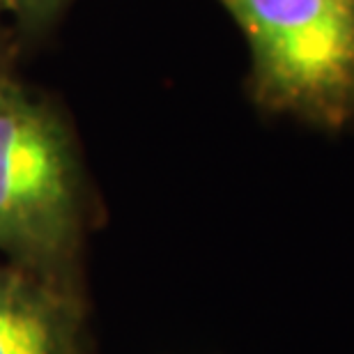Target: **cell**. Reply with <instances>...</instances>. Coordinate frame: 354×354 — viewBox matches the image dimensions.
I'll use <instances>...</instances> for the list:
<instances>
[{"mask_svg": "<svg viewBox=\"0 0 354 354\" xmlns=\"http://www.w3.org/2000/svg\"><path fill=\"white\" fill-rule=\"evenodd\" d=\"M0 5H3V0H0Z\"/></svg>", "mask_w": 354, "mask_h": 354, "instance_id": "8992f818", "label": "cell"}, {"mask_svg": "<svg viewBox=\"0 0 354 354\" xmlns=\"http://www.w3.org/2000/svg\"><path fill=\"white\" fill-rule=\"evenodd\" d=\"M90 203L72 131L21 88L0 95V260L88 283Z\"/></svg>", "mask_w": 354, "mask_h": 354, "instance_id": "6da1fadb", "label": "cell"}, {"mask_svg": "<svg viewBox=\"0 0 354 354\" xmlns=\"http://www.w3.org/2000/svg\"><path fill=\"white\" fill-rule=\"evenodd\" d=\"M53 3H55V0H28V5H30L32 10H35V7H51Z\"/></svg>", "mask_w": 354, "mask_h": 354, "instance_id": "277c9868", "label": "cell"}, {"mask_svg": "<svg viewBox=\"0 0 354 354\" xmlns=\"http://www.w3.org/2000/svg\"><path fill=\"white\" fill-rule=\"evenodd\" d=\"M0 354H97L90 283L0 260Z\"/></svg>", "mask_w": 354, "mask_h": 354, "instance_id": "3957f363", "label": "cell"}, {"mask_svg": "<svg viewBox=\"0 0 354 354\" xmlns=\"http://www.w3.org/2000/svg\"><path fill=\"white\" fill-rule=\"evenodd\" d=\"M249 39L253 97L317 131L354 127V0H221Z\"/></svg>", "mask_w": 354, "mask_h": 354, "instance_id": "7a4b0ae2", "label": "cell"}, {"mask_svg": "<svg viewBox=\"0 0 354 354\" xmlns=\"http://www.w3.org/2000/svg\"><path fill=\"white\" fill-rule=\"evenodd\" d=\"M5 83H7V81H3V79H0V95H3V88H5Z\"/></svg>", "mask_w": 354, "mask_h": 354, "instance_id": "5b68a950", "label": "cell"}]
</instances>
